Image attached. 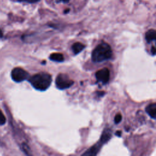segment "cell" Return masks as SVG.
<instances>
[{
    "instance_id": "6da1fadb",
    "label": "cell",
    "mask_w": 156,
    "mask_h": 156,
    "mask_svg": "<svg viewBox=\"0 0 156 156\" xmlns=\"http://www.w3.org/2000/svg\"><path fill=\"white\" fill-rule=\"evenodd\" d=\"M112 55V51L110 46L105 42L98 44L91 54L92 61L96 63L102 62L110 59Z\"/></svg>"
},
{
    "instance_id": "7a4b0ae2",
    "label": "cell",
    "mask_w": 156,
    "mask_h": 156,
    "mask_svg": "<svg viewBox=\"0 0 156 156\" xmlns=\"http://www.w3.org/2000/svg\"><path fill=\"white\" fill-rule=\"evenodd\" d=\"M29 82L36 90L44 91L49 88L52 82L51 76L46 73L36 74L29 79Z\"/></svg>"
},
{
    "instance_id": "3957f363",
    "label": "cell",
    "mask_w": 156,
    "mask_h": 156,
    "mask_svg": "<svg viewBox=\"0 0 156 156\" xmlns=\"http://www.w3.org/2000/svg\"><path fill=\"white\" fill-rule=\"evenodd\" d=\"M74 82L69 79L68 75L63 73H60L57 75L55 79V85L57 88L60 90H63L70 87Z\"/></svg>"
},
{
    "instance_id": "277c9868",
    "label": "cell",
    "mask_w": 156,
    "mask_h": 156,
    "mask_svg": "<svg viewBox=\"0 0 156 156\" xmlns=\"http://www.w3.org/2000/svg\"><path fill=\"white\" fill-rule=\"evenodd\" d=\"M12 79L16 82H21L29 77V73L21 68H15L11 73Z\"/></svg>"
},
{
    "instance_id": "5b68a950",
    "label": "cell",
    "mask_w": 156,
    "mask_h": 156,
    "mask_svg": "<svg viewBox=\"0 0 156 156\" xmlns=\"http://www.w3.org/2000/svg\"><path fill=\"white\" fill-rule=\"evenodd\" d=\"M95 76L98 81L105 84L108 82L110 79V71L108 68H104L98 71Z\"/></svg>"
},
{
    "instance_id": "8992f818",
    "label": "cell",
    "mask_w": 156,
    "mask_h": 156,
    "mask_svg": "<svg viewBox=\"0 0 156 156\" xmlns=\"http://www.w3.org/2000/svg\"><path fill=\"white\" fill-rule=\"evenodd\" d=\"M102 144H103V143L99 140V141L98 143L95 144L94 146H93L91 147H90L89 149H88L85 153H83V155H96Z\"/></svg>"
},
{
    "instance_id": "52a82bcc",
    "label": "cell",
    "mask_w": 156,
    "mask_h": 156,
    "mask_svg": "<svg viewBox=\"0 0 156 156\" xmlns=\"http://www.w3.org/2000/svg\"><path fill=\"white\" fill-rule=\"evenodd\" d=\"M146 112L151 118L155 119L156 118V103L150 104L146 107Z\"/></svg>"
},
{
    "instance_id": "ba28073f",
    "label": "cell",
    "mask_w": 156,
    "mask_h": 156,
    "mask_svg": "<svg viewBox=\"0 0 156 156\" xmlns=\"http://www.w3.org/2000/svg\"><path fill=\"white\" fill-rule=\"evenodd\" d=\"M146 40L147 43H151V41H155L156 38V32L154 29H150L146 33L145 35Z\"/></svg>"
},
{
    "instance_id": "9c48e42d",
    "label": "cell",
    "mask_w": 156,
    "mask_h": 156,
    "mask_svg": "<svg viewBox=\"0 0 156 156\" xmlns=\"http://www.w3.org/2000/svg\"><path fill=\"white\" fill-rule=\"evenodd\" d=\"M85 46L80 42H76L74 43L72 46V50L74 54H77L80 52L84 48Z\"/></svg>"
},
{
    "instance_id": "30bf717a",
    "label": "cell",
    "mask_w": 156,
    "mask_h": 156,
    "mask_svg": "<svg viewBox=\"0 0 156 156\" xmlns=\"http://www.w3.org/2000/svg\"><path fill=\"white\" fill-rule=\"evenodd\" d=\"M111 130L108 129H106L104 130L102 135H101V139H100V141L103 143L104 144L105 143H106L110 138H111Z\"/></svg>"
},
{
    "instance_id": "8fae6325",
    "label": "cell",
    "mask_w": 156,
    "mask_h": 156,
    "mask_svg": "<svg viewBox=\"0 0 156 156\" xmlns=\"http://www.w3.org/2000/svg\"><path fill=\"white\" fill-rule=\"evenodd\" d=\"M49 58L57 62H62L64 60V57L61 53H52L49 56Z\"/></svg>"
},
{
    "instance_id": "7c38bea8",
    "label": "cell",
    "mask_w": 156,
    "mask_h": 156,
    "mask_svg": "<svg viewBox=\"0 0 156 156\" xmlns=\"http://www.w3.org/2000/svg\"><path fill=\"white\" fill-rule=\"evenodd\" d=\"M6 119L2 111L0 110V125H3L5 123Z\"/></svg>"
},
{
    "instance_id": "4fadbf2b",
    "label": "cell",
    "mask_w": 156,
    "mask_h": 156,
    "mask_svg": "<svg viewBox=\"0 0 156 156\" xmlns=\"http://www.w3.org/2000/svg\"><path fill=\"white\" fill-rule=\"evenodd\" d=\"M122 119V116H121V115L120 113H118L115 117V119H114V121H115V124H118L119 123Z\"/></svg>"
},
{
    "instance_id": "5bb4252c",
    "label": "cell",
    "mask_w": 156,
    "mask_h": 156,
    "mask_svg": "<svg viewBox=\"0 0 156 156\" xmlns=\"http://www.w3.org/2000/svg\"><path fill=\"white\" fill-rule=\"evenodd\" d=\"M20 1H23V2H26L29 3H34L39 1L40 0H18Z\"/></svg>"
},
{
    "instance_id": "9a60e30c",
    "label": "cell",
    "mask_w": 156,
    "mask_h": 156,
    "mask_svg": "<svg viewBox=\"0 0 156 156\" xmlns=\"http://www.w3.org/2000/svg\"><path fill=\"white\" fill-rule=\"evenodd\" d=\"M151 51V53H152V54L153 55H154L155 54V46H153L152 47Z\"/></svg>"
},
{
    "instance_id": "2e32d148",
    "label": "cell",
    "mask_w": 156,
    "mask_h": 156,
    "mask_svg": "<svg viewBox=\"0 0 156 156\" xmlns=\"http://www.w3.org/2000/svg\"><path fill=\"white\" fill-rule=\"evenodd\" d=\"M56 1L58 2H64V3H66V2H68L69 1V0H56Z\"/></svg>"
},
{
    "instance_id": "e0dca14e",
    "label": "cell",
    "mask_w": 156,
    "mask_h": 156,
    "mask_svg": "<svg viewBox=\"0 0 156 156\" xmlns=\"http://www.w3.org/2000/svg\"><path fill=\"white\" fill-rule=\"evenodd\" d=\"M116 135H118L119 136H121V132L120 131H118L116 133Z\"/></svg>"
},
{
    "instance_id": "ac0fdd59",
    "label": "cell",
    "mask_w": 156,
    "mask_h": 156,
    "mask_svg": "<svg viewBox=\"0 0 156 156\" xmlns=\"http://www.w3.org/2000/svg\"><path fill=\"white\" fill-rule=\"evenodd\" d=\"M2 35H3V34H2V30L0 29V38H1V37H2Z\"/></svg>"
}]
</instances>
